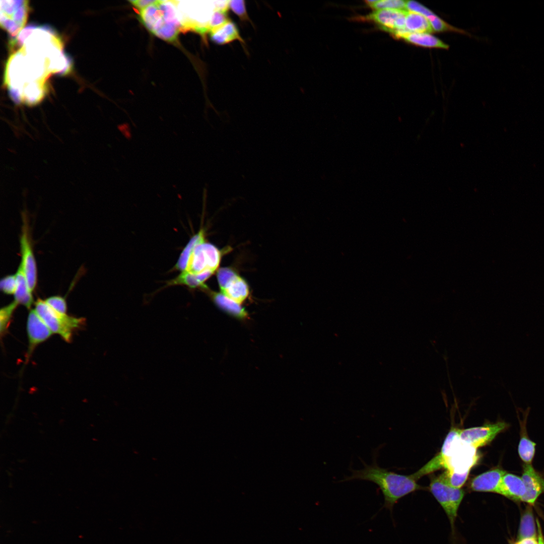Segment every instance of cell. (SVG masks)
Here are the masks:
<instances>
[{"label":"cell","instance_id":"cell-1","mask_svg":"<svg viewBox=\"0 0 544 544\" xmlns=\"http://www.w3.org/2000/svg\"><path fill=\"white\" fill-rule=\"evenodd\" d=\"M18 41L19 48L6 64L5 84L15 103L34 106L44 98L51 75L68 72L71 64L60 39L48 28H27Z\"/></svg>","mask_w":544,"mask_h":544},{"label":"cell","instance_id":"cell-2","mask_svg":"<svg viewBox=\"0 0 544 544\" xmlns=\"http://www.w3.org/2000/svg\"><path fill=\"white\" fill-rule=\"evenodd\" d=\"M379 449L377 448L373 451L371 464H367L361 459L364 468L360 469L350 468L351 474L345 476L339 482L362 480L375 484L384 497V504L381 509L386 508L392 513L394 505L399 499L411 493L422 489L423 487L417 483L412 474H401L380 467L377 462Z\"/></svg>","mask_w":544,"mask_h":544},{"label":"cell","instance_id":"cell-3","mask_svg":"<svg viewBox=\"0 0 544 544\" xmlns=\"http://www.w3.org/2000/svg\"><path fill=\"white\" fill-rule=\"evenodd\" d=\"M34 310L52 333L60 335L65 341L72 339L74 330L79 327L85 319L59 313L49 306L44 300L38 299Z\"/></svg>","mask_w":544,"mask_h":544},{"label":"cell","instance_id":"cell-4","mask_svg":"<svg viewBox=\"0 0 544 544\" xmlns=\"http://www.w3.org/2000/svg\"><path fill=\"white\" fill-rule=\"evenodd\" d=\"M429 489L446 514L453 536L455 522L458 509L464 496V491L461 488H455L448 485L439 477L432 479Z\"/></svg>","mask_w":544,"mask_h":544},{"label":"cell","instance_id":"cell-5","mask_svg":"<svg viewBox=\"0 0 544 544\" xmlns=\"http://www.w3.org/2000/svg\"><path fill=\"white\" fill-rule=\"evenodd\" d=\"M509 427L510 425L504 421L488 423L479 427L459 429V437L467 445L477 449L491 443L498 435Z\"/></svg>","mask_w":544,"mask_h":544},{"label":"cell","instance_id":"cell-6","mask_svg":"<svg viewBox=\"0 0 544 544\" xmlns=\"http://www.w3.org/2000/svg\"><path fill=\"white\" fill-rule=\"evenodd\" d=\"M222 257L221 251L213 244L204 241L198 244L191 253L185 271L193 274L218 269Z\"/></svg>","mask_w":544,"mask_h":544},{"label":"cell","instance_id":"cell-7","mask_svg":"<svg viewBox=\"0 0 544 544\" xmlns=\"http://www.w3.org/2000/svg\"><path fill=\"white\" fill-rule=\"evenodd\" d=\"M1 3V26L10 34L17 35L27 22L28 1H2Z\"/></svg>","mask_w":544,"mask_h":544},{"label":"cell","instance_id":"cell-8","mask_svg":"<svg viewBox=\"0 0 544 544\" xmlns=\"http://www.w3.org/2000/svg\"><path fill=\"white\" fill-rule=\"evenodd\" d=\"M217 280L221 293L237 303L241 305L248 297L247 283L232 268H219Z\"/></svg>","mask_w":544,"mask_h":544},{"label":"cell","instance_id":"cell-9","mask_svg":"<svg viewBox=\"0 0 544 544\" xmlns=\"http://www.w3.org/2000/svg\"><path fill=\"white\" fill-rule=\"evenodd\" d=\"M20 244L21 260L19 265L25 276L28 287L33 293L37 285V269L28 229L25 223L23 226Z\"/></svg>","mask_w":544,"mask_h":544},{"label":"cell","instance_id":"cell-10","mask_svg":"<svg viewBox=\"0 0 544 544\" xmlns=\"http://www.w3.org/2000/svg\"><path fill=\"white\" fill-rule=\"evenodd\" d=\"M26 328L28 338V359L36 347L47 340L53 333L34 309L29 312Z\"/></svg>","mask_w":544,"mask_h":544},{"label":"cell","instance_id":"cell-11","mask_svg":"<svg viewBox=\"0 0 544 544\" xmlns=\"http://www.w3.org/2000/svg\"><path fill=\"white\" fill-rule=\"evenodd\" d=\"M521 478L526 489L522 501L533 505L538 497L544 493V475L536 470L532 464L523 463Z\"/></svg>","mask_w":544,"mask_h":544},{"label":"cell","instance_id":"cell-12","mask_svg":"<svg viewBox=\"0 0 544 544\" xmlns=\"http://www.w3.org/2000/svg\"><path fill=\"white\" fill-rule=\"evenodd\" d=\"M406 12V10H379L370 14L368 18L383 30L391 33L396 29L405 28Z\"/></svg>","mask_w":544,"mask_h":544},{"label":"cell","instance_id":"cell-13","mask_svg":"<svg viewBox=\"0 0 544 544\" xmlns=\"http://www.w3.org/2000/svg\"><path fill=\"white\" fill-rule=\"evenodd\" d=\"M506 472L500 466L491 468L474 477L470 482L469 488L474 492L496 493Z\"/></svg>","mask_w":544,"mask_h":544},{"label":"cell","instance_id":"cell-14","mask_svg":"<svg viewBox=\"0 0 544 544\" xmlns=\"http://www.w3.org/2000/svg\"><path fill=\"white\" fill-rule=\"evenodd\" d=\"M525 493V486L521 477L506 472L502 478L496 493L513 501H522Z\"/></svg>","mask_w":544,"mask_h":544},{"label":"cell","instance_id":"cell-15","mask_svg":"<svg viewBox=\"0 0 544 544\" xmlns=\"http://www.w3.org/2000/svg\"><path fill=\"white\" fill-rule=\"evenodd\" d=\"M528 412L525 411L523 415L522 420H520V439L518 445V453L520 459L524 464H532L534 459L536 443L531 440L526 430V423Z\"/></svg>","mask_w":544,"mask_h":544},{"label":"cell","instance_id":"cell-16","mask_svg":"<svg viewBox=\"0 0 544 544\" xmlns=\"http://www.w3.org/2000/svg\"><path fill=\"white\" fill-rule=\"evenodd\" d=\"M209 33L211 40L218 45H225L234 41L245 43L236 24L231 20L221 26L211 29Z\"/></svg>","mask_w":544,"mask_h":544},{"label":"cell","instance_id":"cell-17","mask_svg":"<svg viewBox=\"0 0 544 544\" xmlns=\"http://www.w3.org/2000/svg\"><path fill=\"white\" fill-rule=\"evenodd\" d=\"M210 297L214 303L221 310L232 316L240 319H245L248 314L245 309L231 299L222 293L210 290L208 287L202 289Z\"/></svg>","mask_w":544,"mask_h":544},{"label":"cell","instance_id":"cell-18","mask_svg":"<svg viewBox=\"0 0 544 544\" xmlns=\"http://www.w3.org/2000/svg\"><path fill=\"white\" fill-rule=\"evenodd\" d=\"M214 273L207 271L199 274H193L184 271L173 279L166 282V287L184 285L191 289L199 288L203 289L207 287L205 282Z\"/></svg>","mask_w":544,"mask_h":544},{"label":"cell","instance_id":"cell-19","mask_svg":"<svg viewBox=\"0 0 544 544\" xmlns=\"http://www.w3.org/2000/svg\"><path fill=\"white\" fill-rule=\"evenodd\" d=\"M160 1L140 11V19L145 27L154 34L164 25L166 24L159 7Z\"/></svg>","mask_w":544,"mask_h":544},{"label":"cell","instance_id":"cell-20","mask_svg":"<svg viewBox=\"0 0 544 544\" xmlns=\"http://www.w3.org/2000/svg\"><path fill=\"white\" fill-rule=\"evenodd\" d=\"M406 10L417 13L425 16L430 22L433 31L442 32L447 30H456L454 28L446 23L428 8L417 2L413 1H406Z\"/></svg>","mask_w":544,"mask_h":544},{"label":"cell","instance_id":"cell-21","mask_svg":"<svg viewBox=\"0 0 544 544\" xmlns=\"http://www.w3.org/2000/svg\"><path fill=\"white\" fill-rule=\"evenodd\" d=\"M17 288L14 294V300L18 305L21 304L30 309L33 302L32 292L30 290L25 276L19 265L15 274Z\"/></svg>","mask_w":544,"mask_h":544},{"label":"cell","instance_id":"cell-22","mask_svg":"<svg viewBox=\"0 0 544 544\" xmlns=\"http://www.w3.org/2000/svg\"><path fill=\"white\" fill-rule=\"evenodd\" d=\"M205 232L203 229H200L189 240L183 248L179 258L173 267L172 270H178L181 272L186 270L190 256L195 247L199 244L205 241Z\"/></svg>","mask_w":544,"mask_h":544},{"label":"cell","instance_id":"cell-23","mask_svg":"<svg viewBox=\"0 0 544 544\" xmlns=\"http://www.w3.org/2000/svg\"><path fill=\"white\" fill-rule=\"evenodd\" d=\"M405 25L411 33H430L434 31L429 20L423 15L415 12L407 11Z\"/></svg>","mask_w":544,"mask_h":544},{"label":"cell","instance_id":"cell-24","mask_svg":"<svg viewBox=\"0 0 544 544\" xmlns=\"http://www.w3.org/2000/svg\"><path fill=\"white\" fill-rule=\"evenodd\" d=\"M403 39L409 43L423 47L443 49L449 47L447 44L429 33H410Z\"/></svg>","mask_w":544,"mask_h":544},{"label":"cell","instance_id":"cell-25","mask_svg":"<svg viewBox=\"0 0 544 544\" xmlns=\"http://www.w3.org/2000/svg\"><path fill=\"white\" fill-rule=\"evenodd\" d=\"M536 537V529L531 510L527 509L521 519L518 539Z\"/></svg>","mask_w":544,"mask_h":544},{"label":"cell","instance_id":"cell-26","mask_svg":"<svg viewBox=\"0 0 544 544\" xmlns=\"http://www.w3.org/2000/svg\"><path fill=\"white\" fill-rule=\"evenodd\" d=\"M469 471L459 472L451 470H446L439 477L448 485L455 488L460 489L466 482Z\"/></svg>","mask_w":544,"mask_h":544},{"label":"cell","instance_id":"cell-27","mask_svg":"<svg viewBox=\"0 0 544 544\" xmlns=\"http://www.w3.org/2000/svg\"><path fill=\"white\" fill-rule=\"evenodd\" d=\"M18 305L14 301L3 307L0 311V330L2 335L7 331L13 314Z\"/></svg>","mask_w":544,"mask_h":544},{"label":"cell","instance_id":"cell-28","mask_svg":"<svg viewBox=\"0 0 544 544\" xmlns=\"http://www.w3.org/2000/svg\"><path fill=\"white\" fill-rule=\"evenodd\" d=\"M406 1L401 0L377 1L374 4H373L370 7L377 10H406Z\"/></svg>","mask_w":544,"mask_h":544},{"label":"cell","instance_id":"cell-29","mask_svg":"<svg viewBox=\"0 0 544 544\" xmlns=\"http://www.w3.org/2000/svg\"><path fill=\"white\" fill-rule=\"evenodd\" d=\"M180 30L173 26L165 24L154 35L164 40L173 42L176 40Z\"/></svg>","mask_w":544,"mask_h":544},{"label":"cell","instance_id":"cell-30","mask_svg":"<svg viewBox=\"0 0 544 544\" xmlns=\"http://www.w3.org/2000/svg\"><path fill=\"white\" fill-rule=\"evenodd\" d=\"M228 6L229 9L234 13L241 21L251 22L246 11L244 1H228Z\"/></svg>","mask_w":544,"mask_h":544},{"label":"cell","instance_id":"cell-31","mask_svg":"<svg viewBox=\"0 0 544 544\" xmlns=\"http://www.w3.org/2000/svg\"><path fill=\"white\" fill-rule=\"evenodd\" d=\"M46 304L57 312L66 314L67 305L65 299L59 296H53L44 300Z\"/></svg>","mask_w":544,"mask_h":544},{"label":"cell","instance_id":"cell-32","mask_svg":"<svg viewBox=\"0 0 544 544\" xmlns=\"http://www.w3.org/2000/svg\"><path fill=\"white\" fill-rule=\"evenodd\" d=\"M17 288V279L15 274L8 275L0 282V288L6 294L13 295Z\"/></svg>","mask_w":544,"mask_h":544},{"label":"cell","instance_id":"cell-33","mask_svg":"<svg viewBox=\"0 0 544 544\" xmlns=\"http://www.w3.org/2000/svg\"><path fill=\"white\" fill-rule=\"evenodd\" d=\"M537 525L538 534L537 538L536 537L524 538L518 540L515 544H543L544 539L541 533L540 524L538 520H537Z\"/></svg>","mask_w":544,"mask_h":544},{"label":"cell","instance_id":"cell-34","mask_svg":"<svg viewBox=\"0 0 544 544\" xmlns=\"http://www.w3.org/2000/svg\"><path fill=\"white\" fill-rule=\"evenodd\" d=\"M131 5H132L135 8L143 10L147 7L154 4L157 1L155 0H132L128 1Z\"/></svg>","mask_w":544,"mask_h":544},{"label":"cell","instance_id":"cell-35","mask_svg":"<svg viewBox=\"0 0 544 544\" xmlns=\"http://www.w3.org/2000/svg\"><path fill=\"white\" fill-rule=\"evenodd\" d=\"M544 544V543H543Z\"/></svg>","mask_w":544,"mask_h":544}]
</instances>
